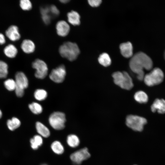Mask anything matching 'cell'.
<instances>
[{
	"label": "cell",
	"mask_w": 165,
	"mask_h": 165,
	"mask_svg": "<svg viewBox=\"0 0 165 165\" xmlns=\"http://www.w3.org/2000/svg\"><path fill=\"white\" fill-rule=\"evenodd\" d=\"M66 75L65 67L63 65H61L52 70L50 74L49 77L54 82L60 83L64 81Z\"/></svg>",
	"instance_id": "cell-10"
},
{
	"label": "cell",
	"mask_w": 165,
	"mask_h": 165,
	"mask_svg": "<svg viewBox=\"0 0 165 165\" xmlns=\"http://www.w3.org/2000/svg\"><path fill=\"white\" fill-rule=\"evenodd\" d=\"M8 128L13 131L19 127L21 124L20 120L17 118L13 117L11 119H8L7 122Z\"/></svg>",
	"instance_id": "cell-23"
},
{
	"label": "cell",
	"mask_w": 165,
	"mask_h": 165,
	"mask_svg": "<svg viewBox=\"0 0 165 165\" xmlns=\"http://www.w3.org/2000/svg\"><path fill=\"white\" fill-rule=\"evenodd\" d=\"M40 13L43 22L46 24H49L51 21L52 16L50 11L49 7L45 6L41 7L40 9Z\"/></svg>",
	"instance_id": "cell-18"
},
{
	"label": "cell",
	"mask_w": 165,
	"mask_h": 165,
	"mask_svg": "<svg viewBox=\"0 0 165 165\" xmlns=\"http://www.w3.org/2000/svg\"><path fill=\"white\" fill-rule=\"evenodd\" d=\"M6 35L12 41L19 40L20 37L18 27L14 25L10 26L6 31Z\"/></svg>",
	"instance_id": "cell-12"
},
{
	"label": "cell",
	"mask_w": 165,
	"mask_h": 165,
	"mask_svg": "<svg viewBox=\"0 0 165 165\" xmlns=\"http://www.w3.org/2000/svg\"><path fill=\"white\" fill-rule=\"evenodd\" d=\"M5 88L9 91H12L15 90L16 87L15 81L12 79H8L4 83Z\"/></svg>",
	"instance_id": "cell-27"
},
{
	"label": "cell",
	"mask_w": 165,
	"mask_h": 165,
	"mask_svg": "<svg viewBox=\"0 0 165 165\" xmlns=\"http://www.w3.org/2000/svg\"><path fill=\"white\" fill-rule=\"evenodd\" d=\"M33 139L35 143L38 146H41L43 143V140L42 137L40 135H35Z\"/></svg>",
	"instance_id": "cell-30"
},
{
	"label": "cell",
	"mask_w": 165,
	"mask_h": 165,
	"mask_svg": "<svg viewBox=\"0 0 165 165\" xmlns=\"http://www.w3.org/2000/svg\"><path fill=\"white\" fill-rule=\"evenodd\" d=\"M164 78V75L162 71L159 68H156L149 73L145 75L143 80L147 86H152L161 83Z\"/></svg>",
	"instance_id": "cell-4"
},
{
	"label": "cell",
	"mask_w": 165,
	"mask_h": 165,
	"mask_svg": "<svg viewBox=\"0 0 165 165\" xmlns=\"http://www.w3.org/2000/svg\"><path fill=\"white\" fill-rule=\"evenodd\" d=\"M20 6L24 10H29L31 9L32 5L31 2L29 0H21L20 1Z\"/></svg>",
	"instance_id": "cell-28"
},
{
	"label": "cell",
	"mask_w": 165,
	"mask_h": 165,
	"mask_svg": "<svg viewBox=\"0 0 165 165\" xmlns=\"http://www.w3.org/2000/svg\"><path fill=\"white\" fill-rule=\"evenodd\" d=\"M6 42L4 35L2 33H0V44L2 45Z\"/></svg>",
	"instance_id": "cell-34"
},
{
	"label": "cell",
	"mask_w": 165,
	"mask_h": 165,
	"mask_svg": "<svg viewBox=\"0 0 165 165\" xmlns=\"http://www.w3.org/2000/svg\"><path fill=\"white\" fill-rule=\"evenodd\" d=\"M29 109L34 114H38L41 113L42 111V106L39 104L35 102H32L28 105Z\"/></svg>",
	"instance_id": "cell-26"
},
{
	"label": "cell",
	"mask_w": 165,
	"mask_h": 165,
	"mask_svg": "<svg viewBox=\"0 0 165 165\" xmlns=\"http://www.w3.org/2000/svg\"><path fill=\"white\" fill-rule=\"evenodd\" d=\"M42 165H47L46 164H42Z\"/></svg>",
	"instance_id": "cell-38"
},
{
	"label": "cell",
	"mask_w": 165,
	"mask_h": 165,
	"mask_svg": "<svg viewBox=\"0 0 165 165\" xmlns=\"http://www.w3.org/2000/svg\"><path fill=\"white\" fill-rule=\"evenodd\" d=\"M5 55L9 58H14L17 53V50L13 45L9 44L6 46L4 49Z\"/></svg>",
	"instance_id": "cell-19"
},
{
	"label": "cell",
	"mask_w": 165,
	"mask_h": 165,
	"mask_svg": "<svg viewBox=\"0 0 165 165\" xmlns=\"http://www.w3.org/2000/svg\"><path fill=\"white\" fill-rule=\"evenodd\" d=\"M134 98L137 101L141 103H146L148 100L147 94L142 91L136 92L134 95Z\"/></svg>",
	"instance_id": "cell-21"
},
{
	"label": "cell",
	"mask_w": 165,
	"mask_h": 165,
	"mask_svg": "<svg viewBox=\"0 0 165 165\" xmlns=\"http://www.w3.org/2000/svg\"><path fill=\"white\" fill-rule=\"evenodd\" d=\"M21 47L24 52L29 53L34 51L35 46L34 43L31 40L25 39L22 42Z\"/></svg>",
	"instance_id": "cell-15"
},
{
	"label": "cell",
	"mask_w": 165,
	"mask_h": 165,
	"mask_svg": "<svg viewBox=\"0 0 165 165\" xmlns=\"http://www.w3.org/2000/svg\"><path fill=\"white\" fill-rule=\"evenodd\" d=\"M90 157L88 149L85 147L77 151L72 153L70 156V159L73 163L79 165L82 162Z\"/></svg>",
	"instance_id": "cell-9"
},
{
	"label": "cell",
	"mask_w": 165,
	"mask_h": 165,
	"mask_svg": "<svg viewBox=\"0 0 165 165\" xmlns=\"http://www.w3.org/2000/svg\"><path fill=\"white\" fill-rule=\"evenodd\" d=\"M129 66L131 70L137 75L138 79L143 80L145 76L144 69L150 70L152 68L151 59L142 52H139L133 56L130 60Z\"/></svg>",
	"instance_id": "cell-1"
},
{
	"label": "cell",
	"mask_w": 165,
	"mask_h": 165,
	"mask_svg": "<svg viewBox=\"0 0 165 165\" xmlns=\"http://www.w3.org/2000/svg\"><path fill=\"white\" fill-rule=\"evenodd\" d=\"M67 142L68 145L70 147L75 148L79 145L80 141L79 138L76 135L71 134L68 136Z\"/></svg>",
	"instance_id": "cell-20"
},
{
	"label": "cell",
	"mask_w": 165,
	"mask_h": 165,
	"mask_svg": "<svg viewBox=\"0 0 165 165\" xmlns=\"http://www.w3.org/2000/svg\"><path fill=\"white\" fill-rule=\"evenodd\" d=\"M61 55L70 61L75 60L80 53V50L77 44L70 42H64L59 48Z\"/></svg>",
	"instance_id": "cell-2"
},
{
	"label": "cell",
	"mask_w": 165,
	"mask_h": 165,
	"mask_svg": "<svg viewBox=\"0 0 165 165\" xmlns=\"http://www.w3.org/2000/svg\"><path fill=\"white\" fill-rule=\"evenodd\" d=\"M35 127L36 130L41 136L47 138L50 135V132L48 128L42 123L39 122L36 123Z\"/></svg>",
	"instance_id": "cell-17"
},
{
	"label": "cell",
	"mask_w": 165,
	"mask_h": 165,
	"mask_svg": "<svg viewBox=\"0 0 165 165\" xmlns=\"http://www.w3.org/2000/svg\"><path fill=\"white\" fill-rule=\"evenodd\" d=\"M147 123V120L145 118L136 115L128 116L126 119L127 126L135 131H141Z\"/></svg>",
	"instance_id": "cell-5"
},
{
	"label": "cell",
	"mask_w": 165,
	"mask_h": 165,
	"mask_svg": "<svg viewBox=\"0 0 165 165\" xmlns=\"http://www.w3.org/2000/svg\"><path fill=\"white\" fill-rule=\"evenodd\" d=\"M2 116V112L0 109V119L1 118Z\"/></svg>",
	"instance_id": "cell-36"
},
{
	"label": "cell",
	"mask_w": 165,
	"mask_h": 165,
	"mask_svg": "<svg viewBox=\"0 0 165 165\" xmlns=\"http://www.w3.org/2000/svg\"><path fill=\"white\" fill-rule=\"evenodd\" d=\"M69 1L68 0H60V1L63 3H66L69 2Z\"/></svg>",
	"instance_id": "cell-35"
},
{
	"label": "cell",
	"mask_w": 165,
	"mask_h": 165,
	"mask_svg": "<svg viewBox=\"0 0 165 165\" xmlns=\"http://www.w3.org/2000/svg\"></svg>",
	"instance_id": "cell-39"
},
{
	"label": "cell",
	"mask_w": 165,
	"mask_h": 165,
	"mask_svg": "<svg viewBox=\"0 0 165 165\" xmlns=\"http://www.w3.org/2000/svg\"><path fill=\"white\" fill-rule=\"evenodd\" d=\"M16 87L15 93L18 97H21L24 95V89L28 86V80L25 74L23 72H17L15 76Z\"/></svg>",
	"instance_id": "cell-6"
},
{
	"label": "cell",
	"mask_w": 165,
	"mask_h": 165,
	"mask_svg": "<svg viewBox=\"0 0 165 165\" xmlns=\"http://www.w3.org/2000/svg\"><path fill=\"white\" fill-rule=\"evenodd\" d=\"M50 13L52 16H56L59 13V11L56 6L54 5H52L49 6Z\"/></svg>",
	"instance_id": "cell-29"
},
{
	"label": "cell",
	"mask_w": 165,
	"mask_h": 165,
	"mask_svg": "<svg viewBox=\"0 0 165 165\" xmlns=\"http://www.w3.org/2000/svg\"><path fill=\"white\" fill-rule=\"evenodd\" d=\"M112 76L115 84L122 89L130 90L134 86L132 80L129 74L126 72H116Z\"/></svg>",
	"instance_id": "cell-3"
},
{
	"label": "cell",
	"mask_w": 165,
	"mask_h": 165,
	"mask_svg": "<svg viewBox=\"0 0 165 165\" xmlns=\"http://www.w3.org/2000/svg\"><path fill=\"white\" fill-rule=\"evenodd\" d=\"M35 98L38 101H42L45 99L47 97V93L44 90L38 89L36 90L34 93Z\"/></svg>",
	"instance_id": "cell-25"
},
{
	"label": "cell",
	"mask_w": 165,
	"mask_h": 165,
	"mask_svg": "<svg viewBox=\"0 0 165 165\" xmlns=\"http://www.w3.org/2000/svg\"><path fill=\"white\" fill-rule=\"evenodd\" d=\"M67 16L68 21L70 24L74 26L80 24V17L76 11H72L68 13Z\"/></svg>",
	"instance_id": "cell-16"
},
{
	"label": "cell",
	"mask_w": 165,
	"mask_h": 165,
	"mask_svg": "<svg viewBox=\"0 0 165 165\" xmlns=\"http://www.w3.org/2000/svg\"><path fill=\"white\" fill-rule=\"evenodd\" d=\"M101 0H89V4L92 7H97L99 6L101 2Z\"/></svg>",
	"instance_id": "cell-31"
},
{
	"label": "cell",
	"mask_w": 165,
	"mask_h": 165,
	"mask_svg": "<svg viewBox=\"0 0 165 165\" xmlns=\"http://www.w3.org/2000/svg\"><path fill=\"white\" fill-rule=\"evenodd\" d=\"M8 74V70L0 68V79L5 78L6 77Z\"/></svg>",
	"instance_id": "cell-32"
},
{
	"label": "cell",
	"mask_w": 165,
	"mask_h": 165,
	"mask_svg": "<svg viewBox=\"0 0 165 165\" xmlns=\"http://www.w3.org/2000/svg\"><path fill=\"white\" fill-rule=\"evenodd\" d=\"M51 147L53 151L56 154H61L64 152V147L58 141H53L51 145Z\"/></svg>",
	"instance_id": "cell-24"
},
{
	"label": "cell",
	"mask_w": 165,
	"mask_h": 165,
	"mask_svg": "<svg viewBox=\"0 0 165 165\" xmlns=\"http://www.w3.org/2000/svg\"><path fill=\"white\" fill-rule=\"evenodd\" d=\"M56 29L57 33L59 35L64 37L68 34L70 30V27L66 21L60 20L57 23Z\"/></svg>",
	"instance_id": "cell-11"
},
{
	"label": "cell",
	"mask_w": 165,
	"mask_h": 165,
	"mask_svg": "<svg viewBox=\"0 0 165 165\" xmlns=\"http://www.w3.org/2000/svg\"><path fill=\"white\" fill-rule=\"evenodd\" d=\"M31 147L34 150H36L38 148V146L35 143L33 138L30 140Z\"/></svg>",
	"instance_id": "cell-33"
},
{
	"label": "cell",
	"mask_w": 165,
	"mask_h": 165,
	"mask_svg": "<svg viewBox=\"0 0 165 165\" xmlns=\"http://www.w3.org/2000/svg\"><path fill=\"white\" fill-rule=\"evenodd\" d=\"M99 63L105 67L109 66L111 63V60L109 56L106 53L101 54L98 58Z\"/></svg>",
	"instance_id": "cell-22"
},
{
	"label": "cell",
	"mask_w": 165,
	"mask_h": 165,
	"mask_svg": "<svg viewBox=\"0 0 165 165\" xmlns=\"http://www.w3.org/2000/svg\"><path fill=\"white\" fill-rule=\"evenodd\" d=\"M32 67L36 70L35 74L36 78L42 79L47 76L48 68L44 61L39 59H36L33 62Z\"/></svg>",
	"instance_id": "cell-8"
},
{
	"label": "cell",
	"mask_w": 165,
	"mask_h": 165,
	"mask_svg": "<svg viewBox=\"0 0 165 165\" xmlns=\"http://www.w3.org/2000/svg\"><path fill=\"white\" fill-rule=\"evenodd\" d=\"M66 121L65 114L59 112H53L50 115L49 119L50 125L54 129L58 130L64 128Z\"/></svg>",
	"instance_id": "cell-7"
},
{
	"label": "cell",
	"mask_w": 165,
	"mask_h": 165,
	"mask_svg": "<svg viewBox=\"0 0 165 165\" xmlns=\"http://www.w3.org/2000/svg\"><path fill=\"white\" fill-rule=\"evenodd\" d=\"M119 47L121 53L123 57L129 58L133 56V46L130 42L121 43Z\"/></svg>",
	"instance_id": "cell-14"
},
{
	"label": "cell",
	"mask_w": 165,
	"mask_h": 165,
	"mask_svg": "<svg viewBox=\"0 0 165 165\" xmlns=\"http://www.w3.org/2000/svg\"><path fill=\"white\" fill-rule=\"evenodd\" d=\"M152 111L155 112L156 111L160 114L165 113V100L163 99H156L151 106Z\"/></svg>",
	"instance_id": "cell-13"
},
{
	"label": "cell",
	"mask_w": 165,
	"mask_h": 165,
	"mask_svg": "<svg viewBox=\"0 0 165 165\" xmlns=\"http://www.w3.org/2000/svg\"><path fill=\"white\" fill-rule=\"evenodd\" d=\"M164 58L165 60V50L164 52Z\"/></svg>",
	"instance_id": "cell-37"
}]
</instances>
